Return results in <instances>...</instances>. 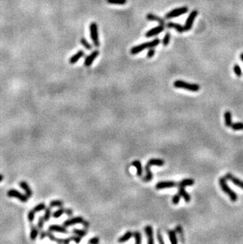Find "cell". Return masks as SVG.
<instances>
[{
	"mask_svg": "<svg viewBox=\"0 0 243 244\" xmlns=\"http://www.w3.org/2000/svg\"><path fill=\"white\" fill-rule=\"evenodd\" d=\"M70 239L72 241H74V242H75L76 243H79V242H80V240H81V237L76 235V236H72V237H70Z\"/></svg>",
	"mask_w": 243,
	"mask_h": 244,
	"instance_id": "cell-46",
	"label": "cell"
},
{
	"mask_svg": "<svg viewBox=\"0 0 243 244\" xmlns=\"http://www.w3.org/2000/svg\"><path fill=\"white\" fill-rule=\"evenodd\" d=\"M219 183H220V187H221L222 190L225 192L226 194L228 195L229 198H230V200H231L232 202H235L238 200V195L227 185V179H226L225 177H221V178H220V179H219Z\"/></svg>",
	"mask_w": 243,
	"mask_h": 244,
	"instance_id": "cell-2",
	"label": "cell"
},
{
	"mask_svg": "<svg viewBox=\"0 0 243 244\" xmlns=\"http://www.w3.org/2000/svg\"><path fill=\"white\" fill-rule=\"evenodd\" d=\"M168 237H169L170 242L172 244H176L178 243V239L177 236H176V231L174 230H169L168 231Z\"/></svg>",
	"mask_w": 243,
	"mask_h": 244,
	"instance_id": "cell-27",
	"label": "cell"
},
{
	"mask_svg": "<svg viewBox=\"0 0 243 244\" xmlns=\"http://www.w3.org/2000/svg\"><path fill=\"white\" fill-rule=\"evenodd\" d=\"M225 178L227 180H230V182H232V183H234L235 185H236L237 187H238L239 188L242 189L243 190V181L239 179L238 178L234 176L231 173H227L225 175Z\"/></svg>",
	"mask_w": 243,
	"mask_h": 244,
	"instance_id": "cell-10",
	"label": "cell"
},
{
	"mask_svg": "<svg viewBox=\"0 0 243 244\" xmlns=\"http://www.w3.org/2000/svg\"><path fill=\"white\" fill-rule=\"evenodd\" d=\"M240 59H241V61H242V62H243V52L240 54Z\"/></svg>",
	"mask_w": 243,
	"mask_h": 244,
	"instance_id": "cell-53",
	"label": "cell"
},
{
	"mask_svg": "<svg viewBox=\"0 0 243 244\" xmlns=\"http://www.w3.org/2000/svg\"><path fill=\"white\" fill-rule=\"evenodd\" d=\"M84 56H85L84 51H81V50H80V51H78L76 54H74V56L70 59L69 60L70 63V64L76 63V62H77V61L80 59V58H82Z\"/></svg>",
	"mask_w": 243,
	"mask_h": 244,
	"instance_id": "cell-19",
	"label": "cell"
},
{
	"mask_svg": "<svg viewBox=\"0 0 243 244\" xmlns=\"http://www.w3.org/2000/svg\"><path fill=\"white\" fill-rule=\"evenodd\" d=\"M155 52H156V51H155L154 48H149L148 53H147V57H148V59H151V58H153V56H154Z\"/></svg>",
	"mask_w": 243,
	"mask_h": 244,
	"instance_id": "cell-45",
	"label": "cell"
},
{
	"mask_svg": "<svg viewBox=\"0 0 243 244\" xmlns=\"http://www.w3.org/2000/svg\"><path fill=\"white\" fill-rule=\"evenodd\" d=\"M178 194H180V196L182 197L183 199L185 200V202H189L191 200V197L190 195L188 194V192L186 191V190H185L184 187H179L178 188Z\"/></svg>",
	"mask_w": 243,
	"mask_h": 244,
	"instance_id": "cell-17",
	"label": "cell"
},
{
	"mask_svg": "<svg viewBox=\"0 0 243 244\" xmlns=\"http://www.w3.org/2000/svg\"><path fill=\"white\" fill-rule=\"evenodd\" d=\"M89 30H90L91 39H92V42H93L94 46L98 48V47H100V40H99L97 24L96 22H92L90 25H89Z\"/></svg>",
	"mask_w": 243,
	"mask_h": 244,
	"instance_id": "cell-4",
	"label": "cell"
},
{
	"mask_svg": "<svg viewBox=\"0 0 243 244\" xmlns=\"http://www.w3.org/2000/svg\"><path fill=\"white\" fill-rule=\"evenodd\" d=\"M230 127L232 128V130H243V123H240V122H238V123H232V125Z\"/></svg>",
	"mask_w": 243,
	"mask_h": 244,
	"instance_id": "cell-35",
	"label": "cell"
},
{
	"mask_svg": "<svg viewBox=\"0 0 243 244\" xmlns=\"http://www.w3.org/2000/svg\"><path fill=\"white\" fill-rule=\"evenodd\" d=\"M73 233L77 236H80V237H83V236H85L88 233V230H80V229H74L73 230Z\"/></svg>",
	"mask_w": 243,
	"mask_h": 244,
	"instance_id": "cell-36",
	"label": "cell"
},
{
	"mask_svg": "<svg viewBox=\"0 0 243 244\" xmlns=\"http://www.w3.org/2000/svg\"><path fill=\"white\" fill-rule=\"evenodd\" d=\"M99 54H100V52H99V51H97L96 50V51H94L93 52H92L89 56L86 57L85 60V62H84V65L86 67L90 66L92 65L93 61L96 59L97 56H99Z\"/></svg>",
	"mask_w": 243,
	"mask_h": 244,
	"instance_id": "cell-13",
	"label": "cell"
},
{
	"mask_svg": "<svg viewBox=\"0 0 243 244\" xmlns=\"http://www.w3.org/2000/svg\"><path fill=\"white\" fill-rule=\"evenodd\" d=\"M146 18L148 21H157L159 22V25H165V21L163 18H161L160 17L157 16L156 14H153V13H148L146 15Z\"/></svg>",
	"mask_w": 243,
	"mask_h": 244,
	"instance_id": "cell-16",
	"label": "cell"
},
{
	"mask_svg": "<svg viewBox=\"0 0 243 244\" xmlns=\"http://www.w3.org/2000/svg\"><path fill=\"white\" fill-rule=\"evenodd\" d=\"M233 71L235 72V74H236L237 77H241L242 75V71H241V67L238 64H235L233 67Z\"/></svg>",
	"mask_w": 243,
	"mask_h": 244,
	"instance_id": "cell-37",
	"label": "cell"
},
{
	"mask_svg": "<svg viewBox=\"0 0 243 244\" xmlns=\"http://www.w3.org/2000/svg\"><path fill=\"white\" fill-rule=\"evenodd\" d=\"M63 202L61 200H53L50 202L49 206L51 208H54V207H63Z\"/></svg>",
	"mask_w": 243,
	"mask_h": 244,
	"instance_id": "cell-30",
	"label": "cell"
},
{
	"mask_svg": "<svg viewBox=\"0 0 243 244\" xmlns=\"http://www.w3.org/2000/svg\"><path fill=\"white\" fill-rule=\"evenodd\" d=\"M47 236H48V237L49 238L50 240L54 241V242H58V243H63V239H59V238L55 237V236H54V234H53V233H52V231H49V230H48V231H47Z\"/></svg>",
	"mask_w": 243,
	"mask_h": 244,
	"instance_id": "cell-28",
	"label": "cell"
},
{
	"mask_svg": "<svg viewBox=\"0 0 243 244\" xmlns=\"http://www.w3.org/2000/svg\"><path fill=\"white\" fill-rule=\"evenodd\" d=\"M176 186H178V183H176L174 181H163V182L158 183L156 185V190H163V189L175 187Z\"/></svg>",
	"mask_w": 243,
	"mask_h": 244,
	"instance_id": "cell-8",
	"label": "cell"
},
{
	"mask_svg": "<svg viewBox=\"0 0 243 244\" xmlns=\"http://www.w3.org/2000/svg\"><path fill=\"white\" fill-rule=\"evenodd\" d=\"M47 237V231H39V238L40 239H44Z\"/></svg>",
	"mask_w": 243,
	"mask_h": 244,
	"instance_id": "cell-48",
	"label": "cell"
},
{
	"mask_svg": "<svg viewBox=\"0 0 243 244\" xmlns=\"http://www.w3.org/2000/svg\"><path fill=\"white\" fill-rule=\"evenodd\" d=\"M7 194L10 198H18L20 202H23V203H26L28 201V197L26 194H24L21 193V192L18 191V190H15V189H11V190H8Z\"/></svg>",
	"mask_w": 243,
	"mask_h": 244,
	"instance_id": "cell-5",
	"label": "cell"
},
{
	"mask_svg": "<svg viewBox=\"0 0 243 244\" xmlns=\"http://www.w3.org/2000/svg\"><path fill=\"white\" fill-rule=\"evenodd\" d=\"M35 215H36V213H35V211L33 210H30V211L28 212V221H29L30 223H33V221H34Z\"/></svg>",
	"mask_w": 243,
	"mask_h": 244,
	"instance_id": "cell-42",
	"label": "cell"
},
{
	"mask_svg": "<svg viewBox=\"0 0 243 244\" xmlns=\"http://www.w3.org/2000/svg\"><path fill=\"white\" fill-rule=\"evenodd\" d=\"M164 26L165 25H158V26L155 27V28L151 29L148 30V31L145 33V37L147 38L153 37V36L159 34V33H161L163 30H164V28H165Z\"/></svg>",
	"mask_w": 243,
	"mask_h": 244,
	"instance_id": "cell-9",
	"label": "cell"
},
{
	"mask_svg": "<svg viewBox=\"0 0 243 244\" xmlns=\"http://www.w3.org/2000/svg\"><path fill=\"white\" fill-rule=\"evenodd\" d=\"M3 179H4V177H3V175H2V174H0V183L2 182V181H3Z\"/></svg>",
	"mask_w": 243,
	"mask_h": 244,
	"instance_id": "cell-52",
	"label": "cell"
},
{
	"mask_svg": "<svg viewBox=\"0 0 243 244\" xmlns=\"http://www.w3.org/2000/svg\"><path fill=\"white\" fill-rule=\"evenodd\" d=\"M189 10L187 7H179V8H176L174 10H171L170 11L169 13H168L165 16L166 19H171V18H176V17H178L180 15L184 14V13H186Z\"/></svg>",
	"mask_w": 243,
	"mask_h": 244,
	"instance_id": "cell-6",
	"label": "cell"
},
{
	"mask_svg": "<svg viewBox=\"0 0 243 244\" xmlns=\"http://www.w3.org/2000/svg\"><path fill=\"white\" fill-rule=\"evenodd\" d=\"M150 167H151V166L148 165V164H146V165H145V172H146V175H145V178H144V181H145V182H149V181H151L153 178V172H152Z\"/></svg>",
	"mask_w": 243,
	"mask_h": 244,
	"instance_id": "cell-23",
	"label": "cell"
},
{
	"mask_svg": "<svg viewBox=\"0 0 243 244\" xmlns=\"http://www.w3.org/2000/svg\"><path fill=\"white\" fill-rule=\"evenodd\" d=\"M107 2L112 5H125L127 0H107Z\"/></svg>",
	"mask_w": 243,
	"mask_h": 244,
	"instance_id": "cell-32",
	"label": "cell"
},
{
	"mask_svg": "<svg viewBox=\"0 0 243 244\" xmlns=\"http://www.w3.org/2000/svg\"><path fill=\"white\" fill-rule=\"evenodd\" d=\"M132 236H133V232H132L131 231H127V232H126L125 234L123 235V236L118 238V242H127V241L130 240V239L132 238Z\"/></svg>",
	"mask_w": 243,
	"mask_h": 244,
	"instance_id": "cell-26",
	"label": "cell"
},
{
	"mask_svg": "<svg viewBox=\"0 0 243 244\" xmlns=\"http://www.w3.org/2000/svg\"><path fill=\"white\" fill-rule=\"evenodd\" d=\"M133 236L135 239V242H136L137 244H141V242H142L141 233L138 231H136L133 233Z\"/></svg>",
	"mask_w": 243,
	"mask_h": 244,
	"instance_id": "cell-38",
	"label": "cell"
},
{
	"mask_svg": "<svg viewBox=\"0 0 243 244\" xmlns=\"http://www.w3.org/2000/svg\"><path fill=\"white\" fill-rule=\"evenodd\" d=\"M181 198H182V197L180 196V194H179L178 193L174 195L172 198V203L174 204V205H178V204L180 202Z\"/></svg>",
	"mask_w": 243,
	"mask_h": 244,
	"instance_id": "cell-43",
	"label": "cell"
},
{
	"mask_svg": "<svg viewBox=\"0 0 243 244\" xmlns=\"http://www.w3.org/2000/svg\"><path fill=\"white\" fill-rule=\"evenodd\" d=\"M81 224H82L83 226H84V228H85L86 230L89 229V226H90V224H89L87 220H83V222Z\"/></svg>",
	"mask_w": 243,
	"mask_h": 244,
	"instance_id": "cell-49",
	"label": "cell"
},
{
	"mask_svg": "<svg viewBox=\"0 0 243 244\" xmlns=\"http://www.w3.org/2000/svg\"><path fill=\"white\" fill-rule=\"evenodd\" d=\"M167 27L170 29H175L176 31L180 33L185 32L184 27L182 26L180 24L175 23V22H168V23H167Z\"/></svg>",
	"mask_w": 243,
	"mask_h": 244,
	"instance_id": "cell-18",
	"label": "cell"
},
{
	"mask_svg": "<svg viewBox=\"0 0 243 244\" xmlns=\"http://www.w3.org/2000/svg\"><path fill=\"white\" fill-rule=\"evenodd\" d=\"M65 212H66V209L63 208V207H59V210H56V211H54V213H53L52 216L54 218H59L60 217L63 213H65Z\"/></svg>",
	"mask_w": 243,
	"mask_h": 244,
	"instance_id": "cell-29",
	"label": "cell"
},
{
	"mask_svg": "<svg viewBox=\"0 0 243 244\" xmlns=\"http://www.w3.org/2000/svg\"><path fill=\"white\" fill-rule=\"evenodd\" d=\"M198 15V11L197 10H194L189 13V17L187 18L186 21V23H185L184 25V30L185 32H188L192 29L193 25H194V20H195L196 17H197Z\"/></svg>",
	"mask_w": 243,
	"mask_h": 244,
	"instance_id": "cell-7",
	"label": "cell"
},
{
	"mask_svg": "<svg viewBox=\"0 0 243 244\" xmlns=\"http://www.w3.org/2000/svg\"><path fill=\"white\" fill-rule=\"evenodd\" d=\"M145 232L148 237V243L154 244V238H153V228L150 225H147L145 228Z\"/></svg>",
	"mask_w": 243,
	"mask_h": 244,
	"instance_id": "cell-15",
	"label": "cell"
},
{
	"mask_svg": "<svg viewBox=\"0 0 243 244\" xmlns=\"http://www.w3.org/2000/svg\"><path fill=\"white\" fill-rule=\"evenodd\" d=\"M45 209H46V205H45L44 203H39L38 204V205H36V206L34 207V208L33 209V210L35 211V213H38V212H40V211H43V210H44Z\"/></svg>",
	"mask_w": 243,
	"mask_h": 244,
	"instance_id": "cell-39",
	"label": "cell"
},
{
	"mask_svg": "<svg viewBox=\"0 0 243 244\" xmlns=\"http://www.w3.org/2000/svg\"><path fill=\"white\" fill-rule=\"evenodd\" d=\"M132 165L134 166L137 168V174L138 176H142V175H143V167H142V164H141V161H138V160L133 161L132 162Z\"/></svg>",
	"mask_w": 243,
	"mask_h": 244,
	"instance_id": "cell-20",
	"label": "cell"
},
{
	"mask_svg": "<svg viewBox=\"0 0 243 244\" xmlns=\"http://www.w3.org/2000/svg\"><path fill=\"white\" fill-rule=\"evenodd\" d=\"M38 234H39V230H38L37 227L34 224L31 223V230H30V239H31V240H36Z\"/></svg>",
	"mask_w": 243,
	"mask_h": 244,
	"instance_id": "cell-22",
	"label": "cell"
},
{
	"mask_svg": "<svg viewBox=\"0 0 243 244\" xmlns=\"http://www.w3.org/2000/svg\"><path fill=\"white\" fill-rule=\"evenodd\" d=\"M51 216V207H46V209L44 210V219L46 222H48L50 220Z\"/></svg>",
	"mask_w": 243,
	"mask_h": 244,
	"instance_id": "cell-31",
	"label": "cell"
},
{
	"mask_svg": "<svg viewBox=\"0 0 243 244\" xmlns=\"http://www.w3.org/2000/svg\"><path fill=\"white\" fill-rule=\"evenodd\" d=\"M174 86L177 88H183L191 92H197L200 90V85L197 84L189 83L182 80H176L174 82Z\"/></svg>",
	"mask_w": 243,
	"mask_h": 244,
	"instance_id": "cell-3",
	"label": "cell"
},
{
	"mask_svg": "<svg viewBox=\"0 0 243 244\" xmlns=\"http://www.w3.org/2000/svg\"><path fill=\"white\" fill-rule=\"evenodd\" d=\"M99 242H100V238L99 237H93L89 241V243L91 244H97L99 243Z\"/></svg>",
	"mask_w": 243,
	"mask_h": 244,
	"instance_id": "cell-47",
	"label": "cell"
},
{
	"mask_svg": "<svg viewBox=\"0 0 243 244\" xmlns=\"http://www.w3.org/2000/svg\"><path fill=\"white\" fill-rule=\"evenodd\" d=\"M224 122L227 127H230L232 125V115L230 111H227L224 113Z\"/></svg>",
	"mask_w": 243,
	"mask_h": 244,
	"instance_id": "cell-24",
	"label": "cell"
},
{
	"mask_svg": "<svg viewBox=\"0 0 243 244\" xmlns=\"http://www.w3.org/2000/svg\"><path fill=\"white\" fill-rule=\"evenodd\" d=\"M48 230L52 232H58V233H63V234H69V231L66 229L65 226H62V225H51L48 227Z\"/></svg>",
	"mask_w": 243,
	"mask_h": 244,
	"instance_id": "cell-11",
	"label": "cell"
},
{
	"mask_svg": "<svg viewBox=\"0 0 243 244\" xmlns=\"http://www.w3.org/2000/svg\"><path fill=\"white\" fill-rule=\"evenodd\" d=\"M71 241L70 239V237H69L68 239H63V243H66V244H68L70 243V242Z\"/></svg>",
	"mask_w": 243,
	"mask_h": 244,
	"instance_id": "cell-51",
	"label": "cell"
},
{
	"mask_svg": "<svg viewBox=\"0 0 243 244\" xmlns=\"http://www.w3.org/2000/svg\"><path fill=\"white\" fill-rule=\"evenodd\" d=\"M19 186L21 187V188L22 190H24V191L25 192V194L28 197V198H31L33 194V192L32 190L31 187H29V185L28 184V183H26L25 181H21L19 183Z\"/></svg>",
	"mask_w": 243,
	"mask_h": 244,
	"instance_id": "cell-14",
	"label": "cell"
},
{
	"mask_svg": "<svg viewBox=\"0 0 243 244\" xmlns=\"http://www.w3.org/2000/svg\"><path fill=\"white\" fill-rule=\"evenodd\" d=\"M80 44H81V45L84 46V48H85L87 50H92V46L89 44V42L85 39V38H81V40H80Z\"/></svg>",
	"mask_w": 243,
	"mask_h": 244,
	"instance_id": "cell-34",
	"label": "cell"
},
{
	"mask_svg": "<svg viewBox=\"0 0 243 244\" xmlns=\"http://www.w3.org/2000/svg\"><path fill=\"white\" fill-rule=\"evenodd\" d=\"M157 239L158 242H159L160 244H164V240L163 239V236L161 234V231L159 230H158L157 231Z\"/></svg>",
	"mask_w": 243,
	"mask_h": 244,
	"instance_id": "cell-44",
	"label": "cell"
},
{
	"mask_svg": "<svg viewBox=\"0 0 243 244\" xmlns=\"http://www.w3.org/2000/svg\"><path fill=\"white\" fill-rule=\"evenodd\" d=\"M194 183H195V181L193 179H184L178 183V187H188V186H193L194 184Z\"/></svg>",
	"mask_w": 243,
	"mask_h": 244,
	"instance_id": "cell-25",
	"label": "cell"
},
{
	"mask_svg": "<svg viewBox=\"0 0 243 244\" xmlns=\"http://www.w3.org/2000/svg\"><path fill=\"white\" fill-rule=\"evenodd\" d=\"M159 43H160L159 39H155L153 40L149 41V42L139 44L137 46L133 47V48H131V50H130V53H131L132 55H137L138 54V53L141 52V51H143L144 50L147 49V48H152L158 46Z\"/></svg>",
	"mask_w": 243,
	"mask_h": 244,
	"instance_id": "cell-1",
	"label": "cell"
},
{
	"mask_svg": "<svg viewBox=\"0 0 243 244\" xmlns=\"http://www.w3.org/2000/svg\"><path fill=\"white\" fill-rule=\"evenodd\" d=\"M44 216H39V220L37 221V225H36V227H37L38 230L39 231H43V228H44Z\"/></svg>",
	"mask_w": 243,
	"mask_h": 244,
	"instance_id": "cell-33",
	"label": "cell"
},
{
	"mask_svg": "<svg viewBox=\"0 0 243 244\" xmlns=\"http://www.w3.org/2000/svg\"><path fill=\"white\" fill-rule=\"evenodd\" d=\"M147 164H148L149 166H163L164 165L165 162L162 159H158V158H153V159H150L149 161H148Z\"/></svg>",
	"mask_w": 243,
	"mask_h": 244,
	"instance_id": "cell-21",
	"label": "cell"
},
{
	"mask_svg": "<svg viewBox=\"0 0 243 244\" xmlns=\"http://www.w3.org/2000/svg\"><path fill=\"white\" fill-rule=\"evenodd\" d=\"M65 213H66V214L67 215V216H72L73 210H70V209H66V212H65Z\"/></svg>",
	"mask_w": 243,
	"mask_h": 244,
	"instance_id": "cell-50",
	"label": "cell"
},
{
	"mask_svg": "<svg viewBox=\"0 0 243 244\" xmlns=\"http://www.w3.org/2000/svg\"><path fill=\"white\" fill-rule=\"evenodd\" d=\"M170 40H171V34H170L169 33H167L166 34H165L164 37H163V46H164V47L168 46V44H169Z\"/></svg>",
	"mask_w": 243,
	"mask_h": 244,
	"instance_id": "cell-41",
	"label": "cell"
},
{
	"mask_svg": "<svg viewBox=\"0 0 243 244\" xmlns=\"http://www.w3.org/2000/svg\"><path fill=\"white\" fill-rule=\"evenodd\" d=\"M84 220L81 216H76V217H73L71 219L67 220H65L63 222V226H65L66 228L70 226H72V225H77V224H81Z\"/></svg>",
	"mask_w": 243,
	"mask_h": 244,
	"instance_id": "cell-12",
	"label": "cell"
},
{
	"mask_svg": "<svg viewBox=\"0 0 243 244\" xmlns=\"http://www.w3.org/2000/svg\"><path fill=\"white\" fill-rule=\"evenodd\" d=\"M175 231L181 236V241L182 242H184V239H183V229H182V227L181 225H177L175 228Z\"/></svg>",
	"mask_w": 243,
	"mask_h": 244,
	"instance_id": "cell-40",
	"label": "cell"
}]
</instances>
